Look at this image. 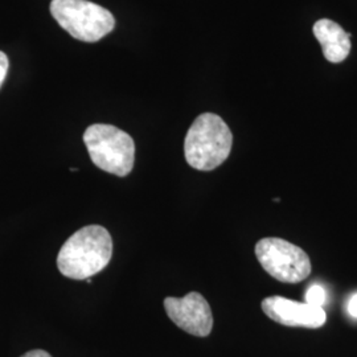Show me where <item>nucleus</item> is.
<instances>
[{
    "label": "nucleus",
    "mask_w": 357,
    "mask_h": 357,
    "mask_svg": "<svg viewBox=\"0 0 357 357\" xmlns=\"http://www.w3.org/2000/svg\"><path fill=\"white\" fill-rule=\"evenodd\" d=\"M8 65H10V63H8L7 54L4 52L0 51V88H1V85H3V82L6 79V77H7Z\"/></svg>",
    "instance_id": "obj_10"
},
{
    "label": "nucleus",
    "mask_w": 357,
    "mask_h": 357,
    "mask_svg": "<svg viewBox=\"0 0 357 357\" xmlns=\"http://www.w3.org/2000/svg\"><path fill=\"white\" fill-rule=\"evenodd\" d=\"M255 255L273 278L283 283H299L311 274V261L303 249L278 237L259 240Z\"/></svg>",
    "instance_id": "obj_5"
},
{
    "label": "nucleus",
    "mask_w": 357,
    "mask_h": 357,
    "mask_svg": "<svg viewBox=\"0 0 357 357\" xmlns=\"http://www.w3.org/2000/svg\"><path fill=\"white\" fill-rule=\"evenodd\" d=\"M347 311L349 314V317H352L354 319H357V293L354 294L347 305Z\"/></svg>",
    "instance_id": "obj_11"
},
{
    "label": "nucleus",
    "mask_w": 357,
    "mask_h": 357,
    "mask_svg": "<svg viewBox=\"0 0 357 357\" xmlns=\"http://www.w3.org/2000/svg\"><path fill=\"white\" fill-rule=\"evenodd\" d=\"M113 255V240L101 225H88L69 237L57 255V268L70 280L90 278L106 268Z\"/></svg>",
    "instance_id": "obj_1"
},
{
    "label": "nucleus",
    "mask_w": 357,
    "mask_h": 357,
    "mask_svg": "<svg viewBox=\"0 0 357 357\" xmlns=\"http://www.w3.org/2000/svg\"><path fill=\"white\" fill-rule=\"evenodd\" d=\"M305 298H306L307 305L323 307L324 303L327 302V291H326L324 287H321L319 284H312V286L308 287Z\"/></svg>",
    "instance_id": "obj_9"
},
{
    "label": "nucleus",
    "mask_w": 357,
    "mask_h": 357,
    "mask_svg": "<svg viewBox=\"0 0 357 357\" xmlns=\"http://www.w3.org/2000/svg\"><path fill=\"white\" fill-rule=\"evenodd\" d=\"M84 142L93 163L105 172L123 178L132 171L135 143L128 132L97 123L86 128Z\"/></svg>",
    "instance_id": "obj_3"
},
{
    "label": "nucleus",
    "mask_w": 357,
    "mask_h": 357,
    "mask_svg": "<svg viewBox=\"0 0 357 357\" xmlns=\"http://www.w3.org/2000/svg\"><path fill=\"white\" fill-rule=\"evenodd\" d=\"M51 13L69 35L85 43L101 40L115 26L113 13L88 0H52Z\"/></svg>",
    "instance_id": "obj_4"
},
{
    "label": "nucleus",
    "mask_w": 357,
    "mask_h": 357,
    "mask_svg": "<svg viewBox=\"0 0 357 357\" xmlns=\"http://www.w3.org/2000/svg\"><path fill=\"white\" fill-rule=\"evenodd\" d=\"M165 308L168 318L183 331L199 337H205L212 332V310L202 294L192 291L184 298L168 296L165 299Z\"/></svg>",
    "instance_id": "obj_6"
},
{
    "label": "nucleus",
    "mask_w": 357,
    "mask_h": 357,
    "mask_svg": "<svg viewBox=\"0 0 357 357\" xmlns=\"http://www.w3.org/2000/svg\"><path fill=\"white\" fill-rule=\"evenodd\" d=\"M22 357H52L48 352L43 351V349H33V351H29L26 352V355H23Z\"/></svg>",
    "instance_id": "obj_12"
},
{
    "label": "nucleus",
    "mask_w": 357,
    "mask_h": 357,
    "mask_svg": "<svg viewBox=\"0 0 357 357\" xmlns=\"http://www.w3.org/2000/svg\"><path fill=\"white\" fill-rule=\"evenodd\" d=\"M315 38H318L323 56L332 64L343 63L351 52V38L337 23L330 19H320L312 28Z\"/></svg>",
    "instance_id": "obj_8"
},
{
    "label": "nucleus",
    "mask_w": 357,
    "mask_h": 357,
    "mask_svg": "<svg viewBox=\"0 0 357 357\" xmlns=\"http://www.w3.org/2000/svg\"><path fill=\"white\" fill-rule=\"evenodd\" d=\"M261 307L270 319L287 327L320 328L327 321V314L323 307L295 302L278 295L265 298Z\"/></svg>",
    "instance_id": "obj_7"
},
{
    "label": "nucleus",
    "mask_w": 357,
    "mask_h": 357,
    "mask_svg": "<svg viewBox=\"0 0 357 357\" xmlns=\"http://www.w3.org/2000/svg\"><path fill=\"white\" fill-rule=\"evenodd\" d=\"M233 135L221 116L212 113L199 115L184 141L187 163L199 171H212L229 156Z\"/></svg>",
    "instance_id": "obj_2"
}]
</instances>
